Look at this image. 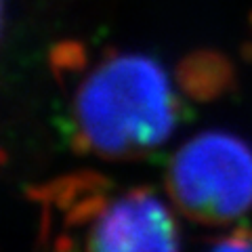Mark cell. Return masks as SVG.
Instances as JSON below:
<instances>
[{
	"instance_id": "277c9868",
	"label": "cell",
	"mask_w": 252,
	"mask_h": 252,
	"mask_svg": "<svg viewBox=\"0 0 252 252\" xmlns=\"http://www.w3.org/2000/svg\"><path fill=\"white\" fill-rule=\"evenodd\" d=\"M212 252H252V242H246L242 238L225 240V242H220Z\"/></svg>"
},
{
	"instance_id": "3957f363",
	"label": "cell",
	"mask_w": 252,
	"mask_h": 252,
	"mask_svg": "<svg viewBox=\"0 0 252 252\" xmlns=\"http://www.w3.org/2000/svg\"><path fill=\"white\" fill-rule=\"evenodd\" d=\"M89 252H179V231L168 208L147 191H132L94 220Z\"/></svg>"
},
{
	"instance_id": "6da1fadb",
	"label": "cell",
	"mask_w": 252,
	"mask_h": 252,
	"mask_svg": "<svg viewBox=\"0 0 252 252\" xmlns=\"http://www.w3.org/2000/svg\"><path fill=\"white\" fill-rule=\"evenodd\" d=\"M179 101L160 65L120 57L86 78L74 103L76 132L86 149L105 158H139L175 132Z\"/></svg>"
},
{
	"instance_id": "7a4b0ae2",
	"label": "cell",
	"mask_w": 252,
	"mask_h": 252,
	"mask_svg": "<svg viewBox=\"0 0 252 252\" xmlns=\"http://www.w3.org/2000/svg\"><path fill=\"white\" fill-rule=\"evenodd\" d=\"M168 191L179 210L208 225L229 223L252 208V147L227 132H204L175 154Z\"/></svg>"
}]
</instances>
